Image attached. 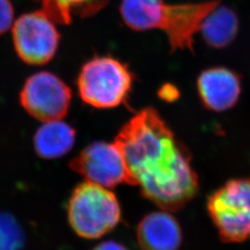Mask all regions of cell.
<instances>
[{"label": "cell", "instance_id": "ba28073f", "mask_svg": "<svg viewBox=\"0 0 250 250\" xmlns=\"http://www.w3.org/2000/svg\"><path fill=\"white\" fill-rule=\"evenodd\" d=\"M70 168L87 182L103 188H113L121 184L131 185L124 155L115 143L90 144L70 162Z\"/></svg>", "mask_w": 250, "mask_h": 250}, {"label": "cell", "instance_id": "6da1fadb", "mask_svg": "<svg viewBox=\"0 0 250 250\" xmlns=\"http://www.w3.org/2000/svg\"><path fill=\"white\" fill-rule=\"evenodd\" d=\"M131 177L144 197L165 210H177L197 193V173L186 147L157 110L145 108L115 138Z\"/></svg>", "mask_w": 250, "mask_h": 250}, {"label": "cell", "instance_id": "52a82bcc", "mask_svg": "<svg viewBox=\"0 0 250 250\" xmlns=\"http://www.w3.org/2000/svg\"><path fill=\"white\" fill-rule=\"evenodd\" d=\"M72 91L57 75L36 72L23 84L20 95L21 106L31 116L42 122L62 120L70 108Z\"/></svg>", "mask_w": 250, "mask_h": 250}, {"label": "cell", "instance_id": "e0dca14e", "mask_svg": "<svg viewBox=\"0 0 250 250\" xmlns=\"http://www.w3.org/2000/svg\"><path fill=\"white\" fill-rule=\"evenodd\" d=\"M160 95H161L162 99H165V100H169V101L174 100V99H177V97H178L177 90L174 89L172 86L162 87Z\"/></svg>", "mask_w": 250, "mask_h": 250}, {"label": "cell", "instance_id": "5b68a950", "mask_svg": "<svg viewBox=\"0 0 250 250\" xmlns=\"http://www.w3.org/2000/svg\"><path fill=\"white\" fill-rule=\"evenodd\" d=\"M208 209L221 238L237 243L250 238V178L236 179L216 190Z\"/></svg>", "mask_w": 250, "mask_h": 250}, {"label": "cell", "instance_id": "7c38bea8", "mask_svg": "<svg viewBox=\"0 0 250 250\" xmlns=\"http://www.w3.org/2000/svg\"><path fill=\"white\" fill-rule=\"evenodd\" d=\"M238 31V19L234 11L220 4L204 19L200 31L206 42L215 48L229 45Z\"/></svg>", "mask_w": 250, "mask_h": 250}, {"label": "cell", "instance_id": "3957f363", "mask_svg": "<svg viewBox=\"0 0 250 250\" xmlns=\"http://www.w3.org/2000/svg\"><path fill=\"white\" fill-rule=\"evenodd\" d=\"M121 207L115 195L93 183L81 184L72 192L68 218L81 237L96 239L115 228L121 220Z\"/></svg>", "mask_w": 250, "mask_h": 250}, {"label": "cell", "instance_id": "7a4b0ae2", "mask_svg": "<svg viewBox=\"0 0 250 250\" xmlns=\"http://www.w3.org/2000/svg\"><path fill=\"white\" fill-rule=\"evenodd\" d=\"M220 4L219 0L197 4H167L164 0H122L121 15L133 30L160 29L173 50H193L194 37L206 16Z\"/></svg>", "mask_w": 250, "mask_h": 250}, {"label": "cell", "instance_id": "8fae6325", "mask_svg": "<svg viewBox=\"0 0 250 250\" xmlns=\"http://www.w3.org/2000/svg\"><path fill=\"white\" fill-rule=\"evenodd\" d=\"M76 132L61 120L46 122L36 132L35 147L43 159H57L70 151L75 141Z\"/></svg>", "mask_w": 250, "mask_h": 250}, {"label": "cell", "instance_id": "2e32d148", "mask_svg": "<svg viewBox=\"0 0 250 250\" xmlns=\"http://www.w3.org/2000/svg\"><path fill=\"white\" fill-rule=\"evenodd\" d=\"M93 250H128L125 246L114 241L103 242Z\"/></svg>", "mask_w": 250, "mask_h": 250}, {"label": "cell", "instance_id": "4fadbf2b", "mask_svg": "<svg viewBox=\"0 0 250 250\" xmlns=\"http://www.w3.org/2000/svg\"><path fill=\"white\" fill-rule=\"evenodd\" d=\"M108 0H42L43 10L54 22L69 24L72 15L82 18L95 15Z\"/></svg>", "mask_w": 250, "mask_h": 250}, {"label": "cell", "instance_id": "9c48e42d", "mask_svg": "<svg viewBox=\"0 0 250 250\" xmlns=\"http://www.w3.org/2000/svg\"><path fill=\"white\" fill-rule=\"evenodd\" d=\"M197 89L206 107L214 111H224L236 104L241 94V83L235 72L216 67L200 74Z\"/></svg>", "mask_w": 250, "mask_h": 250}, {"label": "cell", "instance_id": "9a60e30c", "mask_svg": "<svg viewBox=\"0 0 250 250\" xmlns=\"http://www.w3.org/2000/svg\"><path fill=\"white\" fill-rule=\"evenodd\" d=\"M14 9L10 0H0V36L7 33L13 25Z\"/></svg>", "mask_w": 250, "mask_h": 250}, {"label": "cell", "instance_id": "277c9868", "mask_svg": "<svg viewBox=\"0 0 250 250\" xmlns=\"http://www.w3.org/2000/svg\"><path fill=\"white\" fill-rule=\"evenodd\" d=\"M78 91L86 104L111 108L126 101L133 74L124 63L110 57H98L85 63L78 76Z\"/></svg>", "mask_w": 250, "mask_h": 250}, {"label": "cell", "instance_id": "30bf717a", "mask_svg": "<svg viewBox=\"0 0 250 250\" xmlns=\"http://www.w3.org/2000/svg\"><path fill=\"white\" fill-rule=\"evenodd\" d=\"M141 250H178L182 231L173 216L165 211L146 215L137 228Z\"/></svg>", "mask_w": 250, "mask_h": 250}, {"label": "cell", "instance_id": "5bb4252c", "mask_svg": "<svg viewBox=\"0 0 250 250\" xmlns=\"http://www.w3.org/2000/svg\"><path fill=\"white\" fill-rule=\"evenodd\" d=\"M24 234L11 215L0 212V250H22Z\"/></svg>", "mask_w": 250, "mask_h": 250}, {"label": "cell", "instance_id": "8992f818", "mask_svg": "<svg viewBox=\"0 0 250 250\" xmlns=\"http://www.w3.org/2000/svg\"><path fill=\"white\" fill-rule=\"evenodd\" d=\"M12 39L19 58L29 65H44L56 55L61 36L45 11L21 15L12 25Z\"/></svg>", "mask_w": 250, "mask_h": 250}]
</instances>
